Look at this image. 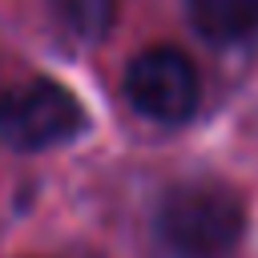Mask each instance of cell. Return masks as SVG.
<instances>
[{"label":"cell","mask_w":258,"mask_h":258,"mask_svg":"<svg viewBox=\"0 0 258 258\" xmlns=\"http://www.w3.org/2000/svg\"><path fill=\"white\" fill-rule=\"evenodd\" d=\"M246 238V202L210 177L169 185L153 206L161 258H234Z\"/></svg>","instance_id":"1"},{"label":"cell","mask_w":258,"mask_h":258,"mask_svg":"<svg viewBox=\"0 0 258 258\" xmlns=\"http://www.w3.org/2000/svg\"><path fill=\"white\" fill-rule=\"evenodd\" d=\"M85 133H89V113L69 85L52 77H28L0 89V141L8 149L40 153L69 145Z\"/></svg>","instance_id":"2"},{"label":"cell","mask_w":258,"mask_h":258,"mask_svg":"<svg viewBox=\"0 0 258 258\" xmlns=\"http://www.w3.org/2000/svg\"><path fill=\"white\" fill-rule=\"evenodd\" d=\"M125 101L153 125H185L202 105V73L189 52L173 44H149L125 64Z\"/></svg>","instance_id":"3"},{"label":"cell","mask_w":258,"mask_h":258,"mask_svg":"<svg viewBox=\"0 0 258 258\" xmlns=\"http://www.w3.org/2000/svg\"><path fill=\"white\" fill-rule=\"evenodd\" d=\"M185 20L210 44H238L258 32V0H185Z\"/></svg>","instance_id":"4"},{"label":"cell","mask_w":258,"mask_h":258,"mask_svg":"<svg viewBox=\"0 0 258 258\" xmlns=\"http://www.w3.org/2000/svg\"><path fill=\"white\" fill-rule=\"evenodd\" d=\"M52 24L60 36L77 44H97L109 36L117 20V0H44Z\"/></svg>","instance_id":"5"}]
</instances>
